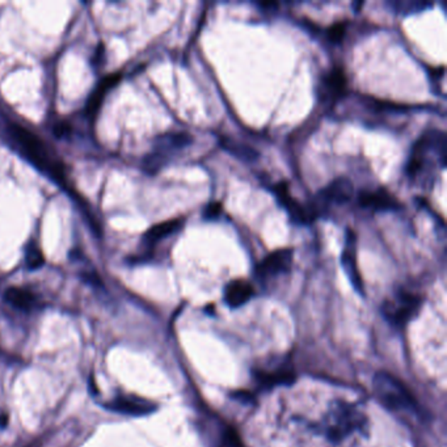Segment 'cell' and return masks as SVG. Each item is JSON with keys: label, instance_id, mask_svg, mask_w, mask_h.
<instances>
[{"label": "cell", "instance_id": "5", "mask_svg": "<svg viewBox=\"0 0 447 447\" xmlns=\"http://www.w3.org/2000/svg\"><path fill=\"white\" fill-rule=\"evenodd\" d=\"M292 264V250H277L260 261L256 275L261 280H270L277 275H284L290 270Z\"/></svg>", "mask_w": 447, "mask_h": 447}, {"label": "cell", "instance_id": "1", "mask_svg": "<svg viewBox=\"0 0 447 447\" xmlns=\"http://www.w3.org/2000/svg\"><path fill=\"white\" fill-rule=\"evenodd\" d=\"M7 133L15 146H18L20 153L37 168L46 173H50L54 179H63V170L60 164L53 159L46 145L40 138L18 123H9Z\"/></svg>", "mask_w": 447, "mask_h": 447}, {"label": "cell", "instance_id": "15", "mask_svg": "<svg viewBox=\"0 0 447 447\" xmlns=\"http://www.w3.org/2000/svg\"><path fill=\"white\" fill-rule=\"evenodd\" d=\"M121 74H113L111 77L104 79L103 82L96 88L95 92L91 95L88 103H87V114L89 117H95L97 114L101 104H103L104 97L106 95V92L116 86L120 82Z\"/></svg>", "mask_w": 447, "mask_h": 447}, {"label": "cell", "instance_id": "22", "mask_svg": "<svg viewBox=\"0 0 447 447\" xmlns=\"http://www.w3.org/2000/svg\"><path fill=\"white\" fill-rule=\"evenodd\" d=\"M394 4V9H396L397 12H407V13H409V12H414V11H417L419 7H425L426 4L425 3H414V1H396V3H392Z\"/></svg>", "mask_w": 447, "mask_h": 447}, {"label": "cell", "instance_id": "21", "mask_svg": "<svg viewBox=\"0 0 447 447\" xmlns=\"http://www.w3.org/2000/svg\"><path fill=\"white\" fill-rule=\"evenodd\" d=\"M346 23L341 21V23H336L333 26H331L328 29L327 35L331 43H340L344 37L345 32H346Z\"/></svg>", "mask_w": 447, "mask_h": 447}, {"label": "cell", "instance_id": "14", "mask_svg": "<svg viewBox=\"0 0 447 447\" xmlns=\"http://www.w3.org/2000/svg\"><path fill=\"white\" fill-rule=\"evenodd\" d=\"M354 245H355V243H354V238H353V241H348V245L345 247L344 253H343V267H344L345 272L349 277L351 282L354 286V289L360 294H363V284H362L361 275H360L358 267H357Z\"/></svg>", "mask_w": 447, "mask_h": 447}, {"label": "cell", "instance_id": "7", "mask_svg": "<svg viewBox=\"0 0 447 447\" xmlns=\"http://www.w3.org/2000/svg\"><path fill=\"white\" fill-rule=\"evenodd\" d=\"M105 408L112 412L123 413L130 416H145L156 409L153 403L136 396H117L112 402H108Z\"/></svg>", "mask_w": 447, "mask_h": 447}, {"label": "cell", "instance_id": "13", "mask_svg": "<svg viewBox=\"0 0 447 447\" xmlns=\"http://www.w3.org/2000/svg\"><path fill=\"white\" fill-rule=\"evenodd\" d=\"M258 385L265 388L273 387L278 385H290L294 380V371L289 368H277L273 370H258L255 372Z\"/></svg>", "mask_w": 447, "mask_h": 447}, {"label": "cell", "instance_id": "11", "mask_svg": "<svg viewBox=\"0 0 447 447\" xmlns=\"http://www.w3.org/2000/svg\"><path fill=\"white\" fill-rule=\"evenodd\" d=\"M346 77L341 69L332 70L321 82V95L329 101H336L344 95Z\"/></svg>", "mask_w": 447, "mask_h": 447}, {"label": "cell", "instance_id": "18", "mask_svg": "<svg viewBox=\"0 0 447 447\" xmlns=\"http://www.w3.org/2000/svg\"><path fill=\"white\" fill-rule=\"evenodd\" d=\"M221 143H222L224 150H227L230 154L238 156L239 159H243L245 162H253L258 159V153L253 148H250L247 145H243L241 142H236L230 138H224L221 140Z\"/></svg>", "mask_w": 447, "mask_h": 447}, {"label": "cell", "instance_id": "9", "mask_svg": "<svg viewBox=\"0 0 447 447\" xmlns=\"http://www.w3.org/2000/svg\"><path fill=\"white\" fill-rule=\"evenodd\" d=\"M255 295V289L245 280H233L224 289V301L231 307L238 309L244 306Z\"/></svg>", "mask_w": 447, "mask_h": 447}, {"label": "cell", "instance_id": "19", "mask_svg": "<svg viewBox=\"0 0 447 447\" xmlns=\"http://www.w3.org/2000/svg\"><path fill=\"white\" fill-rule=\"evenodd\" d=\"M26 261L28 269L35 270L45 264V258L38 247H35V244H31V247L26 250Z\"/></svg>", "mask_w": 447, "mask_h": 447}, {"label": "cell", "instance_id": "17", "mask_svg": "<svg viewBox=\"0 0 447 447\" xmlns=\"http://www.w3.org/2000/svg\"><path fill=\"white\" fill-rule=\"evenodd\" d=\"M181 226H182L181 219H171V221H167L163 224H156L147 231L146 235H145V241L150 243V244H154L156 241H162L164 238L179 231Z\"/></svg>", "mask_w": 447, "mask_h": 447}, {"label": "cell", "instance_id": "3", "mask_svg": "<svg viewBox=\"0 0 447 447\" xmlns=\"http://www.w3.org/2000/svg\"><path fill=\"white\" fill-rule=\"evenodd\" d=\"M365 426L366 419L363 413L353 404L340 402L331 407V411L323 422V431L329 441L340 442Z\"/></svg>", "mask_w": 447, "mask_h": 447}, {"label": "cell", "instance_id": "23", "mask_svg": "<svg viewBox=\"0 0 447 447\" xmlns=\"http://www.w3.org/2000/svg\"><path fill=\"white\" fill-rule=\"evenodd\" d=\"M222 213V204L221 202H213L205 209L204 216L206 219H214L218 215Z\"/></svg>", "mask_w": 447, "mask_h": 447}, {"label": "cell", "instance_id": "2", "mask_svg": "<svg viewBox=\"0 0 447 447\" xmlns=\"http://www.w3.org/2000/svg\"><path fill=\"white\" fill-rule=\"evenodd\" d=\"M374 391L379 402L391 412L416 413L417 402L404 385L388 374L386 371H379L374 377Z\"/></svg>", "mask_w": 447, "mask_h": 447}, {"label": "cell", "instance_id": "12", "mask_svg": "<svg viewBox=\"0 0 447 447\" xmlns=\"http://www.w3.org/2000/svg\"><path fill=\"white\" fill-rule=\"evenodd\" d=\"M192 136L187 133H172V134H165L158 138L156 140L155 151L159 154L165 156L170 160V156L173 151L181 150L184 147L192 143Z\"/></svg>", "mask_w": 447, "mask_h": 447}, {"label": "cell", "instance_id": "16", "mask_svg": "<svg viewBox=\"0 0 447 447\" xmlns=\"http://www.w3.org/2000/svg\"><path fill=\"white\" fill-rule=\"evenodd\" d=\"M4 299L20 310H32L37 304L35 294L21 287H9V290L4 292Z\"/></svg>", "mask_w": 447, "mask_h": 447}, {"label": "cell", "instance_id": "20", "mask_svg": "<svg viewBox=\"0 0 447 447\" xmlns=\"http://www.w3.org/2000/svg\"><path fill=\"white\" fill-rule=\"evenodd\" d=\"M219 447H244L239 434L233 429H227L222 436L221 446Z\"/></svg>", "mask_w": 447, "mask_h": 447}, {"label": "cell", "instance_id": "8", "mask_svg": "<svg viewBox=\"0 0 447 447\" xmlns=\"http://www.w3.org/2000/svg\"><path fill=\"white\" fill-rule=\"evenodd\" d=\"M353 192L352 181L346 177H338L320 190L319 197L328 205H345L352 199Z\"/></svg>", "mask_w": 447, "mask_h": 447}, {"label": "cell", "instance_id": "6", "mask_svg": "<svg viewBox=\"0 0 447 447\" xmlns=\"http://www.w3.org/2000/svg\"><path fill=\"white\" fill-rule=\"evenodd\" d=\"M275 194L278 199L281 201V204L286 207L287 213L292 216V221L302 224H309L314 222V219L316 218L318 211L315 209H309V207L303 206L298 201H295L289 193V185L287 182H278L275 184Z\"/></svg>", "mask_w": 447, "mask_h": 447}, {"label": "cell", "instance_id": "4", "mask_svg": "<svg viewBox=\"0 0 447 447\" xmlns=\"http://www.w3.org/2000/svg\"><path fill=\"white\" fill-rule=\"evenodd\" d=\"M422 299L408 292H399L392 299L383 303L382 312L385 318L395 327H404L405 324L412 320L417 311L421 307Z\"/></svg>", "mask_w": 447, "mask_h": 447}, {"label": "cell", "instance_id": "10", "mask_svg": "<svg viewBox=\"0 0 447 447\" xmlns=\"http://www.w3.org/2000/svg\"><path fill=\"white\" fill-rule=\"evenodd\" d=\"M360 205L372 210H396L399 204L386 189L377 192H362L358 197Z\"/></svg>", "mask_w": 447, "mask_h": 447}]
</instances>
